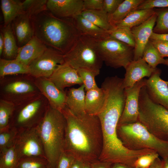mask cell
Segmentation results:
<instances>
[{
	"label": "cell",
	"mask_w": 168,
	"mask_h": 168,
	"mask_svg": "<svg viewBox=\"0 0 168 168\" xmlns=\"http://www.w3.org/2000/svg\"><path fill=\"white\" fill-rule=\"evenodd\" d=\"M105 99V92L101 87H97L86 91L85 100L86 113L97 115L103 107Z\"/></svg>",
	"instance_id": "7402d4cb"
},
{
	"label": "cell",
	"mask_w": 168,
	"mask_h": 168,
	"mask_svg": "<svg viewBox=\"0 0 168 168\" xmlns=\"http://www.w3.org/2000/svg\"><path fill=\"white\" fill-rule=\"evenodd\" d=\"M155 7L168 8V0H144L137 10L154 9Z\"/></svg>",
	"instance_id": "b9f144b4"
},
{
	"label": "cell",
	"mask_w": 168,
	"mask_h": 168,
	"mask_svg": "<svg viewBox=\"0 0 168 168\" xmlns=\"http://www.w3.org/2000/svg\"><path fill=\"white\" fill-rule=\"evenodd\" d=\"M47 168H52L51 166L49 165Z\"/></svg>",
	"instance_id": "9f6ffc18"
},
{
	"label": "cell",
	"mask_w": 168,
	"mask_h": 168,
	"mask_svg": "<svg viewBox=\"0 0 168 168\" xmlns=\"http://www.w3.org/2000/svg\"><path fill=\"white\" fill-rule=\"evenodd\" d=\"M164 161L159 157L157 158L148 168H163Z\"/></svg>",
	"instance_id": "c3c4849f"
},
{
	"label": "cell",
	"mask_w": 168,
	"mask_h": 168,
	"mask_svg": "<svg viewBox=\"0 0 168 168\" xmlns=\"http://www.w3.org/2000/svg\"><path fill=\"white\" fill-rule=\"evenodd\" d=\"M163 160L164 161V165L163 168H168V157Z\"/></svg>",
	"instance_id": "f5cc1de1"
},
{
	"label": "cell",
	"mask_w": 168,
	"mask_h": 168,
	"mask_svg": "<svg viewBox=\"0 0 168 168\" xmlns=\"http://www.w3.org/2000/svg\"><path fill=\"white\" fill-rule=\"evenodd\" d=\"M31 19L35 36L63 55L72 49L80 35L73 18H59L47 10Z\"/></svg>",
	"instance_id": "3957f363"
},
{
	"label": "cell",
	"mask_w": 168,
	"mask_h": 168,
	"mask_svg": "<svg viewBox=\"0 0 168 168\" xmlns=\"http://www.w3.org/2000/svg\"><path fill=\"white\" fill-rule=\"evenodd\" d=\"M110 168H134V167L120 163H114L111 164Z\"/></svg>",
	"instance_id": "681fc988"
},
{
	"label": "cell",
	"mask_w": 168,
	"mask_h": 168,
	"mask_svg": "<svg viewBox=\"0 0 168 168\" xmlns=\"http://www.w3.org/2000/svg\"><path fill=\"white\" fill-rule=\"evenodd\" d=\"M150 40L162 58H168V41Z\"/></svg>",
	"instance_id": "7bdbcfd3"
},
{
	"label": "cell",
	"mask_w": 168,
	"mask_h": 168,
	"mask_svg": "<svg viewBox=\"0 0 168 168\" xmlns=\"http://www.w3.org/2000/svg\"><path fill=\"white\" fill-rule=\"evenodd\" d=\"M4 38V46L2 58L11 60L16 58L18 54V45L11 23L3 26L1 29Z\"/></svg>",
	"instance_id": "603a6c76"
},
{
	"label": "cell",
	"mask_w": 168,
	"mask_h": 168,
	"mask_svg": "<svg viewBox=\"0 0 168 168\" xmlns=\"http://www.w3.org/2000/svg\"><path fill=\"white\" fill-rule=\"evenodd\" d=\"M157 15L156 24L153 32L156 34L168 33V8L155 9Z\"/></svg>",
	"instance_id": "8d00e7d4"
},
{
	"label": "cell",
	"mask_w": 168,
	"mask_h": 168,
	"mask_svg": "<svg viewBox=\"0 0 168 168\" xmlns=\"http://www.w3.org/2000/svg\"><path fill=\"white\" fill-rule=\"evenodd\" d=\"M20 74H29V66L16 59L9 60L0 58L1 77Z\"/></svg>",
	"instance_id": "f1b7e54d"
},
{
	"label": "cell",
	"mask_w": 168,
	"mask_h": 168,
	"mask_svg": "<svg viewBox=\"0 0 168 168\" xmlns=\"http://www.w3.org/2000/svg\"><path fill=\"white\" fill-rule=\"evenodd\" d=\"M77 70L86 91L98 87L95 77L99 74L100 71L85 68H79Z\"/></svg>",
	"instance_id": "d590c367"
},
{
	"label": "cell",
	"mask_w": 168,
	"mask_h": 168,
	"mask_svg": "<svg viewBox=\"0 0 168 168\" xmlns=\"http://www.w3.org/2000/svg\"><path fill=\"white\" fill-rule=\"evenodd\" d=\"M142 58L151 67L156 68L159 64H164L165 59L162 58L150 40L144 50Z\"/></svg>",
	"instance_id": "d6a6232c"
},
{
	"label": "cell",
	"mask_w": 168,
	"mask_h": 168,
	"mask_svg": "<svg viewBox=\"0 0 168 168\" xmlns=\"http://www.w3.org/2000/svg\"><path fill=\"white\" fill-rule=\"evenodd\" d=\"M65 62L64 55L50 47L29 65V74L36 78H49L57 68Z\"/></svg>",
	"instance_id": "8fae6325"
},
{
	"label": "cell",
	"mask_w": 168,
	"mask_h": 168,
	"mask_svg": "<svg viewBox=\"0 0 168 168\" xmlns=\"http://www.w3.org/2000/svg\"><path fill=\"white\" fill-rule=\"evenodd\" d=\"M18 132L13 127L0 132V152L14 145Z\"/></svg>",
	"instance_id": "74e56055"
},
{
	"label": "cell",
	"mask_w": 168,
	"mask_h": 168,
	"mask_svg": "<svg viewBox=\"0 0 168 168\" xmlns=\"http://www.w3.org/2000/svg\"><path fill=\"white\" fill-rule=\"evenodd\" d=\"M16 106L12 102L5 99L0 100V132L10 127Z\"/></svg>",
	"instance_id": "4dcf8cb0"
},
{
	"label": "cell",
	"mask_w": 168,
	"mask_h": 168,
	"mask_svg": "<svg viewBox=\"0 0 168 168\" xmlns=\"http://www.w3.org/2000/svg\"><path fill=\"white\" fill-rule=\"evenodd\" d=\"M124 0H104L103 10L109 15L114 13Z\"/></svg>",
	"instance_id": "f6af8a7d"
},
{
	"label": "cell",
	"mask_w": 168,
	"mask_h": 168,
	"mask_svg": "<svg viewBox=\"0 0 168 168\" xmlns=\"http://www.w3.org/2000/svg\"><path fill=\"white\" fill-rule=\"evenodd\" d=\"M155 13V9L136 10L130 13L123 20L114 24V28L122 26L130 29L141 25Z\"/></svg>",
	"instance_id": "cb8c5ba5"
},
{
	"label": "cell",
	"mask_w": 168,
	"mask_h": 168,
	"mask_svg": "<svg viewBox=\"0 0 168 168\" xmlns=\"http://www.w3.org/2000/svg\"><path fill=\"white\" fill-rule=\"evenodd\" d=\"M159 156L155 151L141 155L135 161L133 167L134 168H148Z\"/></svg>",
	"instance_id": "ab89813d"
},
{
	"label": "cell",
	"mask_w": 168,
	"mask_h": 168,
	"mask_svg": "<svg viewBox=\"0 0 168 168\" xmlns=\"http://www.w3.org/2000/svg\"><path fill=\"white\" fill-rule=\"evenodd\" d=\"M156 18L155 12L142 24L131 29L135 43L133 60L142 58L144 48L153 32Z\"/></svg>",
	"instance_id": "2e32d148"
},
{
	"label": "cell",
	"mask_w": 168,
	"mask_h": 168,
	"mask_svg": "<svg viewBox=\"0 0 168 168\" xmlns=\"http://www.w3.org/2000/svg\"><path fill=\"white\" fill-rule=\"evenodd\" d=\"M19 160L14 145L0 152V168H17Z\"/></svg>",
	"instance_id": "836d02e7"
},
{
	"label": "cell",
	"mask_w": 168,
	"mask_h": 168,
	"mask_svg": "<svg viewBox=\"0 0 168 168\" xmlns=\"http://www.w3.org/2000/svg\"><path fill=\"white\" fill-rule=\"evenodd\" d=\"M85 91L84 86L82 84L77 88L69 89L66 93V106L75 114L86 113Z\"/></svg>",
	"instance_id": "44dd1931"
},
{
	"label": "cell",
	"mask_w": 168,
	"mask_h": 168,
	"mask_svg": "<svg viewBox=\"0 0 168 168\" xmlns=\"http://www.w3.org/2000/svg\"><path fill=\"white\" fill-rule=\"evenodd\" d=\"M62 112L66 121L64 151L84 163L99 159L103 140L98 116L75 114L66 106Z\"/></svg>",
	"instance_id": "6da1fadb"
},
{
	"label": "cell",
	"mask_w": 168,
	"mask_h": 168,
	"mask_svg": "<svg viewBox=\"0 0 168 168\" xmlns=\"http://www.w3.org/2000/svg\"><path fill=\"white\" fill-rule=\"evenodd\" d=\"M65 62L74 68L100 71L103 61L97 41L93 37L80 34L70 50L64 55Z\"/></svg>",
	"instance_id": "52a82bcc"
},
{
	"label": "cell",
	"mask_w": 168,
	"mask_h": 168,
	"mask_svg": "<svg viewBox=\"0 0 168 168\" xmlns=\"http://www.w3.org/2000/svg\"><path fill=\"white\" fill-rule=\"evenodd\" d=\"M36 79L35 84L46 98L49 105L53 108L62 111L66 106V93L58 88L48 78Z\"/></svg>",
	"instance_id": "4fadbf2b"
},
{
	"label": "cell",
	"mask_w": 168,
	"mask_h": 168,
	"mask_svg": "<svg viewBox=\"0 0 168 168\" xmlns=\"http://www.w3.org/2000/svg\"><path fill=\"white\" fill-rule=\"evenodd\" d=\"M150 39L168 41V33L159 34L153 32L150 37Z\"/></svg>",
	"instance_id": "7dc6e473"
},
{
	"label": "cell",
	"mask_w": 168,
	"mask_h": 168,
	"mask_svg": "<svg viewBox=\"0 0 168 168\" xmlns=\"http://www.w3.org/2000/svg\"><path fill=\"white\" fill-rule=\"evenodd\" d=\"M168 66V59H165L164 64Z\"/></svg>",
	"instance_id": "11a10c76"
},
{
	"label": "cell",
	"mask_w": 168,
	"mask_h": 168,
	"mask_svg": "<svg viewBox=\"0 0 168 168\" xmlns=\"http://www.w3.org/2000/svg\"><path fill=\"white\" fill-rule=\"evenodd\" d=\"M145 84V79H143L133 86L125 89L126 97L125 105L118 125L138 121L140 92L141 89Z\"/></svg>",
	"instance_id": "7c38bea8"
},
{
	"label": "cell",
	"mask_w": 168,
	"mask_h": 168,
	"mask_svg": "<svg viewBox=\"0 0 168 168\" xmlns=\"http://www.w3.org/2000/svg\"><path fill=\"white\" fill-rule=\"evenodd\" d=\"M123 111L116 104L105 105L97 115L102 130L103 146L99 160L111 163H120L133 167L138 157L154 151L149 149L138 151L125 147L117 134V127Z\"/></svg>",
	"instance_id": "7a4b0ae2"
},
{
	"label": "cell",
	"mask_w": 168,
	"mask_h": 168,
	"mask_svg": "<svg viewBox=\"0 0 168 168\" xmlns=\"http://www.w3.org/2000/svg\"><path fill=\"white\" fill-rule=\"evenodd\" d=\"M49 78L60 90L76 85L83 84L77 70L65 62L60 65Z\"/></svg>",
	"instance_id": "ac0fdd59"
},
{
	"label": "cell",
	"mask_w": 168,
	"mask_h": 168,
	"mask_svg": "<svg viewBox=\"0 0 168 168\" xmlns=\"http://www.w3.org/2000/svg\"><path fill=\"white\" fill-rule=\"evenodd\" d=\"M47 47L34 36L26 44L19 48L16 59L29 66L45 51Z\"/></svg>",
	"instance_id": "ffe728a7"
},
{
	"label": "cell",
	"mask_w": 168,
	"mask_h": 168,
	"mask_svg": "<svg viewBox=\"0 0 168 168\" xmlns=\"http://www.w3.org/2000/svg\"><path fill=\"white\" fill-rule=\"evenodd\" d=\"M42 100L37 97L17 108L16 106L10 127L18 130L36 127L43 118L48 106Z\"/></svg>",
	"instance_id": "9c48e42d"
},
{
	"label": "cell",
	"mask_w": 168,
	"mask_h": 168,
	"mask_svg": "<svg viewBox=\"0 0 168 168\" xmlns=\"http://www.w3.org/2000/svg\"><path fill=\"white\" fill-rule=\"evenodd\" d=\"M96 40L99 54L107 66L125 68L134 60V48L108 35Z\"/></svg>",
	"instance_id": "ba28073f"
},
{
	"label": "cell",
	"mask_w": 168,
	"mask_h": 168,
	"mask_svg": "<svg viewBox=\"0 0 168 168\" xmlns=\"http://www.w3.org/2000/svg\"><path fill=\"white\" fill-rule=\"evenodd\" d=\"M47 0H25L22 1L23 13L30 18L47 10Z\"/></svg>",
	"instance_id": "e575fe53"
},
{
	"label": "cell",
	"mask_w": 168,
	"mask_h": 168,
	"mask_svg": "<svg viewBox=\"0 0 168 168\" xmlns=\"http://www.w3.org/2000/svg\"><path fill=\"white\" fill-rule=\"evenodd\" d=\"M14 146L19 159L33 156L46 159L36 127L18 130Z\"/></svg>",
	"instance_id": "30bf717a"
},
{
	"label": "cell",
	"mask_w": 168,
	"mask_h": 168,
	"mask_svg": "<svg viewBox=\"0 0 168 168\" xmlns=\"http://www.w3.org/2000/svg\"><path fill=\"white\" fill-rule=\"evenodd\" d=\"M117 131L119 139L126 148L132 151L151 149L162 159L168 157V142L156 137L139 121L118 125Z\"/></svg>",
	"instance_id": "5b68a950"
},
{
	"label": "cell",
	"mask_w": 168,
	"mask_h": 168,
	"mask_svg": "<svg viewBox=\"0 0 168 168\" xmlns=\"http://www.w3.org/2000/svg\"><path fill=\"white\" fill-rule=\"evenodd\" d=\"M144 1V0H124L114 13L109 15V21L111 24L113 26L115 23L123 20L131 12L136 10L139 6Z\"/></svg>",
	"instance_id": "83f0119b"
},
{
	"label": "cell",
	"mask_w": 168,
	"mask_h": 168,
	"mask_svg": "<svg viewBox=\"0 0 168 168\" xmlns=\"http://www.w3.org/2000/svg\"><path fill=\"white\" fill-rule=\"evenodd\" d=\"M47 159L40 157H30L19 159L17 168H47Z\"/></svg>",
	"instance_id": "f35d334b"
},
{
	"label": "cell",
	"mask_w": 168,
	"mask_h": 168,
	"mask_svg": "<svg viewBox=\"0 0 168 168\" xmlns=\"http://www.w3.org/2000/svg\"><path fill=\"white\" fill-rule=\"evenodd\" d=\"M73 19L76 27L80 34L90 36L96 40L108 35L106 31L85 19L81 14Z\"/></svg>",
	"instance_id": "d4e9b609"
},
{
	"label": "cell",
	"mask_w": 168,
	"mask_h": 168,
	"mask_svg": "<svg viewBox=\"0 0 168 168\" xmlns=\"http://www.w3.org/2000/svg\"><path fill=\"white\" fill-rule=\"evenodd\" d=\"M138 107V121L156 137L168 142V110L152 100L145 86L140 91Z\"/></svg>",
	"instance_id": "8992f818"
},
{
	"label": "cell",
	"mask_w": 168,
	"mask_h": 168,
	"mask_svg": "<svg viewBox=\"0 0 168 168\" xmlns=\"http://www.w3.org/2000/svg\"><path fill=\"white\" fill-rule=\"evenodd\" d=\"M75 160L71 155L64 151L60 154L55 168H70Z\"/></svg>",
	"instance_id": "60d3db41"
},
{
	"label": "cell",
	"mask_w": 168,
	"mask_h": 168,
	"mask_svg": "<svg viewBox=\"0 0 168 168\" xmlns=\"http://www.w3.org/2000/svg\"><path fill=\"white\" fill-rule=\"evenodd\" d=\"M104 0H83V10H103Z\"/></svg>",
	"instance_id": "ee69618b"
},
{
	"label": "cell",
	"mask_w": 168,
	"mask_h": 168,
	"mask_svg": "<svg viewBox=\"0 0 168 168\" xmlns=\"http://www.w3.org/2000/svg\"><path fill=\"white\" fill-rule=\"evenodd\" d=\"M149 66L142 58L131 61L125 68L123 85L125 89L133 86L145 77H150L157 70Z\"/></svg>",
	"instance_id": "e0dca14e"
},
{
	"label": "cell",
	"mask_w": 168,
	"mask_h": 168,
	"mask_svg": "<svg viewBox=\"0 0 168 168\" xmlns=\"http://www.w3.org/2000/svg\"><path fill=\"white\" fill-rule=\"evenodd\" d=\"M47 8L56 17L74 18L83 10V0H48Z\"/></svg>",
	"instance_id": "9a60e30c"
},
{
	"label": "cell",
	"mask_w": 168,
	"mask_h": 168,
	"mask_svg": "<svg viewBox=\"0 0 168 168\" xmlns=\"http://www.w3.org/2000/svg\"><path fill=\"white\" fill-rule=\"evenodd\" d=\"M81 168H90V163L84 162Z\"/></svg>",
	"instance_id": "db71d44e"
},
{
	"label": "cell",
	"mask_w": 168,
	"mask_h": 168,
	"mask_svg": "<svg viewBox=\"0 0 168 168\" xmlns=\"http://www.w3.org/2000/svg\"><path fill=\"white\" fill-rule=\"evenodd\" d=\"M12 29L19 47L22 46L34 36L31 18L22 13L12 22Z\"/></svg>",
	"instance_id": "d6986e66"
},
{
	"label": "cell",
	"mask_w": 168,
	"mask_h": 168,
	"mask_svg": "<svg viewBox=\"0 0 168 168\" xmlns=\"http://www.w3.org/2000/svg\"><path fill=\"white\" fill-rule=\"evenodd\" d=\"M106 32L110 36L134 48L135 39L130 28L125 26L114 27Z\"/></svg>",
	"instance_id": "1f68e13d"
},
{
	"label": "cell",
	"mask_w": 168,
	"mask_h": 168,
	"mask_svg": "<svg viewBox=\"0 0 168 168\" xmlns=\"http://www.w3.org/2000/svg\"><path fill=\"white\" fill-rule=\"evenodd\" d=\"M4 46V38L2 33L0 31V55L2 56Z\"/></svg>",
	"instance_id": "f907efd6"
},
{
	"label": "cell",
	"mask_w": 168,
	"mask_h": 168,
	"mask_svg": "<svg viewBox=\"0 0 168 168\" xmlns=\"http://www.w3.org/2000/svg\"><path fill=\"white\" fill-rule=\"evenodd\" d=\"M1 7L3 17V26L12 23L23 13L22 1L19 0H1Z\"/></svg>",
	"instance_id": "484cf974"
},
{
	"label": "cell",
	"mask_w": 168,
	"mask_h": 168,
	"mask_svg": "<svg viewBox=\"0 0 168 168\" xmlns=\"http://www.w3.org/2000/svg\"><path fill=\"white\" fill-rule=\"evenodd\" d=\"M5 92L14 96H26L36 91L35 87L28 82L18 80L9 82L4 87Z\"/></svg>",
	"instance_id": "f546056e"
},
{
	"label": "cell",
	"mask_w": 168,
	"mask_h": 168,
	"mask_svg": "<svg viewBox=\"0 0 168 168\" xmlns=\"http://www.w3.org/2000/svg\"><path fill=\"white\" fill-rule=\"evenodd\" d=\"M84 162L76 159L70 168H81Z\"/></svg>",
	"instance_id": "816d5d0a"
},
{
	"label": "cell",
	"mask_w": 168,
	"mask_h": 168,
	"mask_svg": "<svg viewBox=\"0 0 168 168\" xmlns=\"http://www.w3.org/2000/svg\"><path fill=\"white\" fill-rule=\"evenodd\" d=\"M66 125L62 111L48 104L43 118L36 127L46 158L52 168H55L60 154L64 151Z\"/></svg>",
	"instance_id": "277c9868"
},
{
	"label": "cell",
	"mask_w": 168,
	"mask_h": 168,
	"mask_svg": "<svg viewBox=\"0 0 168 168\" xmlns=\"http://www.w3.org/2000/svg\"><path fill=\"white\" fill-rule=\"evenodd\" d=\"M112 163L99 159L90 163V168H110Z\"/></svg>",
	"instance_id": "bcb514c9"
},
{
	"label": "cell",
	"mask_w": 168,
	"mask_h": 168,
	"mask_svg": "<svg viewBox=\"0 0 168 168\" xmlns=\"http://www.w3.org/2000/svg\"><path fill=\"white\" fill-rule=\"evenodd\" d=\"M161 72L157 68L150 77L145 79V86L152 100L168 110V81L161 78Z\"/></svg>",
	"instance_id": "5bb4252c"
},
{
	"label": "cell",
	"mask_w": 168,
	"mask_h": 168,
	"mask_svg": "<svg viewBox=\"0 0 168 168\" xmlns=\"http://www.w3.org/2000/svg\"><path fill=\"white\" fill-rule=\"evenodd\" d=\"M81 15L98 27L108 31L113 28L109 19L108 14L104 10H83Z\"/></svg>",
	"instance_id": "4316f807"
}]
</instances>
